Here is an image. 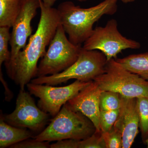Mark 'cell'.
I'll return each instance as SVG.
<instances>
[{
	"mask_svg": "<svg viewBox=\"0 0 148 148\" xmlns=\"http://www.w3.org/2000/svg\"><path fill=\"white\" fill-rule=\"evenodd\" d=\"M0 80L4 88L5 101L7 102H10L13 98V93L10 89L7 83L4 79L2 71H1V68H0Z\"/></svg>",
	"mask_w": 148,
	"mask_h": 148,
	"instance_id": "cb8c5ba5",
	"label": "cell"
},
{
	"mask_svg": "<svg viewBox=\"0 0 148 148\" xmlns=\"http://www.w3.org/2000/svg\"><path fill=\"white\" fill-rule=\"evenodd\" d=\"M137 107L139 116V127L144 143L148 138V98H137Z\"/></svg>",
	"mask_w": 148,
	"mask_h": 148,
	"instance_id": "2e32d148",
	"label": "cell"
},
{
	"mask_svg": "<svg viewBox=\"0 0 148 148\" xmlns=\"http://www.w3.org/2000/svg\"><path fill=\"white\" fill-rule=\"evenodd\" d=\"M102 90L92 81L67 103L74 111L80 112L92 121L96 131L101 132L100 125V96Z\"/></svg>",
	"mask_w": 148,
	"mask_h": 148,
	"instance_id": "8fae6325",
	"label": "cell"
},
{
	"mask_svg": "<svg viewBox=\"0 0 148 148\" xmlns=\"http://www.w3.org/2000/svg\"><path fill=\"white\" fill-rule=\"evenodd\" d=\"M118 0H105L89 8H82L73 3H61L58 9L60 22L71 42L81 45L92 34L93 26L105 15H113L117 11Z\"/></svg>",
	"mask_w": 148,
	"mask_h": 148,
	"instance_id": "7a4b0ae2",
	"label": "cell"
},
{
	"mask_svg": "<svg viewBox=\"0 0 148 148\" xmlns=\"http://www.w3.org/2000/svg\"><path fill=\"white\" fill-rule=\"evenodd\" d=\"M95 131L94 124L88 118L72 110L66 103L47 127L33 138L49 142L66 139L82 140L90 137Z\"/></svg>",
	"mask_w": 148,
	"mask_h": 148,
	"instance_id": "3957f363",
	"label": "cell"
},
{
	"mask_svg": "<svg viewBox=\"0 0 148 148\" xmlns=\"http://www.w3.org/2000/svg\"><path fill=\"white\" fill-rule=\"evenodd\" d=\"M47 141H40L35 139L23 140L11 146V148H49L50 145Z\"/></svg>",
	"mask_w": 148,
	"mask_h": 148,
	"instance_id": "7402d4cb",
	"label": "cell"
},
{
	"mask_svg": "<svg viewBox=\"0 0 148 148\" xmlns=\"http://www.w3.org/2000/svg\"><path fill=\"white\" fill-rule=\"evenodd\" d=\"M125 69L148 81V52L116 59Z\"/></svg>",
	"mask_w": 148,
	"mask_h": 148,
	"instance_id": "5bb4252c",
	"label": "cell"
},
{
	"mask_svg": "<svg viewBox=\"0 0 148 148\" xmlns=\"http://www.w3.org/2000/svg\"><path fill=\"white\" fill-rule=\"evenodd\" d=\"M46 5L49 7H52L57 0H42ZM80 2L86 1L88 0H76Z\"/></svg>",
	"mask_w": 148,
	"mask_h": 148,
	"instance_id": "d4e9b609",
	"label": "cell"
},
{
	"mask_svg": "<svg viewBox=\"0 0 148 148\" xmlns=\"http://www.w3.org/2000/svg\"><path fill=\"white\" fill-rule=\"evenodd\" d=\"M31 95L25 90H20L14 110L9 114L2 113L1 115L6 122L12 126L40 132L47 124L50 114L36 106Z\"/></svg>",
	"mask_w": 148,
	"mask_h": 148,
	"instance_id": "9c48e42d",
	"label": "cell"
},
{
	"mask_svg": "<svg viewBox=\"0 0 148 148\" xmlns=\"http://www.w3.org/2000/svg\"><path fill=\"white\" fill-rule=\"evenodd\" d=\"M79 140L66 139L59 140L50 145V148H78Z\"/></svg>",
	"mask_w": 148,
	"mask_h": 148,
	"instance_id": "603a6c76",
	"label": "cell"
},
{
	"mask_svg": "<svg viewBox=\"0 0 148 148\" xmlns=\"http://www.w3.org/2000/svg\"><path fill=\"white\" fill-rule=\"evenodd\" d=\"M107 62L106 55L101 51L86 50L82 47L77 61L69 68L55 75L35 78L30 82L55 86L71 79L92 81L105 73Z\"/></svg>",
	"mask_w": 148,
	"mask_h": 148,
	"instance_id": "277c9868",
	"label": "cell"
},
{
	"mask_svg": "<svg viewBox=\"0 0 148 148\" xmlns=\"http://www.w3.org/2000/svg\"><path fill=\"white\" fill-rule=\"evenodd\" d=\"M78 148H106L101 132H95L90 137L79 140Z\"/></svg>",
	"mask_w": 148,
	"mask_h": 148,
	"instance_id": "44dd1931",
	"label": "cell"
},
{
	"mask_svg": "<svg viewBox=\"0 0 148 148\" xmlns=\"http://www.w3.org/2000/svg\"><path fill=\"white\" fill-rule=\"evenodd\" d=\"M123 3H131L132 2L135 1L136 0H121Z\"/></svg>",
	"mask_w": 148,
	"mask_h": 148,
	"instance_id": "484cf974",
	"label": "cell"
},
{
	"mask_svg": "<svg viewBox=\"0 0 148 148\" xmlns=\"http://www.w3.org/2000/svg\"><path fill=\"white\" fill-rule=\"evenodd\" d=\"M38 8H40V0H23L11 34L10 60L5 65L8 74L10 71L18 53L25 47L28 38L32 35L31 23Z\"/></svg>",
	"mask_w": 148,
	"mask_h": 148,
	"instance_id": "30bf717a",
	"label": "cell"
},
{
	"mask_svg": "<svg viewBox=\"0 0 148 148\" xmlns=\"http://www.w3.org/2000/svg\"><path fill=\"white\" fill-rule=\"evenodd\" d=\"M140 42L123 36L120 33L116 20H109L105 27H96L84 43L82 47L88 50H99L104 53L107 61L117 59L122 51L140 48Z\"/></svg>",
	"mask_w": 148,
	"mask_h": 148,
	"instance_id": "52a82bcc",
	"label": "cell"
},
{
	"mask_svg": "<svg viewBox=\"0 0 148 148\" xmlns=\"http://www.w3.org/2000/svg\"><path fill=\"white\" fill-rule=\"evenodd\" d=\"M40 16L36 31L30 36L28 44L18 53L10 71L11 79L19 86L20 90L36 77L38 63L46 52L61 23L57 9L46 5L40 0Z\"/></svg>",
	"mask_w": 148,
	"mask_h": 148,
	"instance_id": "6da1fadb",
	"label": "cell"
},
{
	"mask_svg": "<svg viewBox=\"0 0 148 148\" xmlns=\"http://www.w3.org/2000/svg\"><path fill=\"white\" fill-rule=\"evenodd\" d=\"M101 132L106 148H122L121 133L114 126L110 131Z\"/></svg>",
	"mask_w": 148,
	"mask_h": 148,
	"instance_id": "ffe728a7",
	"label": "cell"
},
{
	"mask_svg": "<svg viewBox=\"0 0 148 148\" xmlns=\"http://www.w3.org/2000/svg\"><path fill=\"white\" fill-rule=\"evenodd\" d=\"M82 48L81 46L70 41L60 23L38 66L36 77L55 75L66 70L77 61Z\"/></svg>",
	"mask_w": 148,
	"mask_h": 148,
	"instance_id": "8992f818",
	"label": "cell"
},
{
	"mask_svg": "<svg viewBox=\"0 0 148 148\" xmlns=\"http://www.w3.org/2000/svg\"><path fill=\"white\" fill-rule=\"evenodd\" d=\"M10 29L8 27H0V67L3 63L5 66L10 61L11 52L8 50L11 37Z\"/></svg>",
	"mask_w": 148,
	"mask_h": 148,
	"instance_id": "ac0fdd59",
	"label": "cell"
},
{
	"mask_svg": "<svg viewBox=\"0 0 148 148\" xmlns=\"http://www.w3.org/2000/svg\"><path fill=\"white\" fill-rule=\"evenodd\" d=\"M23 0H0V27H12Z\"/></svg>",
	"mask_w": 148,
	"mask_h": 148,
	"instance_id": "9a60e30c",
	"label": "cell"
},
{
	"mask_svg": "<svg viewBox=\"0 0 148 148\" xmlns=\"http://www.w3.org/2000/svg\"><path fill=\"white\" fill-rule=\"evenodd\" d=\"M91 82H84L76 80L69 85L61 87L30 82L27 84V86L31 95L39 98L38 107L50 115L54 117L64 105Z\"/></svg>",
	"mask_w": 148,
	"mask_h": 148,
	"instance_id": "ba28073f",
	"label": "cell"
},
{
	"mask_svg": "<svg viewBox=\"0 0 148 148\" xmlns=\"http://www.w3.org/2000/svg\"><path fill=\"white\" fill-rule=\"evenodd\" d=\"M145 144H146V145H147V147L148 148V138L147 139V140H146L145 143Z\"/></svg>",
	"mask_w": 148,
	"mask_h": 148,
	"instance_id": "4316f807",
	"label": "cell"
},
{
	"mask_svg": "<svg viewBox=\"0 0 148 148\" xmlns=\"http://www.w3.org/2000/svg\"><path fill=\"white\" fill-rule=\"evenodd\" d=\"M33 132L27 128L12 126L0 117V148H10L14 144L27 139L34 138Z\"/></svg>",
	"mask_w": 148,
	"mask_h": 148,
	"instance_id": "4fadbf2b",
	"label": "cell"
},
{
	"mask_svg": "<svg viewBox=\"0 0 148 148\" xmlns=\"http://www.w3.org/2000/svg\"><path fill=\"white\" fill-rule=\"evenodd\" d=\"M122 136V148L132 146L139 133V116L137 98H127L121 96L119 115L114 125Z\"/></svg>",
	"mask_w": 148,
	"mask_h": 148,
	"instance_id": "7c38bea8",
	"label": "cell"
},
{
	"mask_svg": "<svg viewBox=\"0 0 148 148\" xmlns=\"http://www.w3.org/2000/svg\"><path fill=\"white\" fill-rule=\"evenodd\" d=\"M94 81L102 91H113L127 98H148V81L130 71L113 58L107 62L105 73Z\"/></svg>",
	"mask_w": 148,
	"mask_h": 148,
	"instance_id": "5b68a950",
	"label": "cell"
},
{
	"mask_svg": "<svg viewBox=\"0 0 148 148\" xmlns=\"http://www.w3.org/2000/svg\"><path fill=\"white\" fill-rule=\"evenodd\" d=\"M119 110L100 111V125L101 132L110 131L113 127L119 115Z\"/></svg>",
	"mask_w": 148,
	"mask_h": 148,
	"instance_id": "d6986e66",
	"label": "cell"
},
{
	"mask_svg": "<svg viewBox=\"0 0 148 148\" xmlns=\"http://www.w3.org/2000/svg\"><path fill=\"white\" fill-rule=\"evenodd\" d=\"M121 105V96L113 91H102L100 96V110H119Z\"/></svg>",
	"mask_w": 148,
	"mask_h": 148,
	"instance_id": "e0dca14e",
	"label": "cell"
}]
</instances>
